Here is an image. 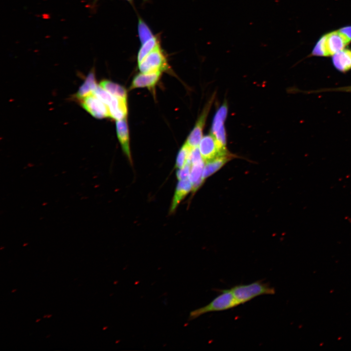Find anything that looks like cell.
<instances>
[{
	"label": "cell",
	"instance_id": "8992f818",
	"mask_svg": "<svg viewBox=\"0 0 351 351\" xmlns=\"http://www.w3.org/2000/svg\"><path fill=\"white\" fill-rule=\"evenodd\" d=\"M228 113V105L226 102L219 108L214 117L211 134L215 137L217 141L223 147L226 145V134L224 128V121Z\"/></svg>",
	"mask_w": 351,
	"mask_h": 351
},
{
	"label": "cell",
	"instance_id": "ba28073f",
	"mask_svg": "<svg viewBox=\"0 0 351 351\" xmlns=\"http://www.w3.org/2000/svg\"><path fill=\"white\" fill-rule=\"evenodd\" d=\"M161 75V71L152 73H141L134 78L131 89L138 88H148L153 89L159 81Z\"/></svg>",
	"mask_w": 351,
	"mask_h": 351
},
{
	"label": "cell",
	"instance_id": "cb8c5ba5",
	"mask_svg": "<svg viewBox=\"0 0 351 351\" xmlns=\"http://www.w3.org/2000/svg\"><path fill=\"white\" fill-rule=\"evenodd\" d=\"M325 91H340V92H351V86H345V87H337V88H331V89H324L322 90H319L317 91H310L308 92V93H320L321 92H325Z\"/></svg>",
	"mask_w": 351,
	"mask_h": 351
},
{
	"label": "cell",
	"instance_id": "4fadbf2b",
	"mask_svg": "<svg viewBox=\"0 0 351 351\" xmlns=\"http://www.w3.org/2000/svg\"><path fill=\"white\" fill-rule=\"evenodd\" d=\"M110 117L117 120H121L126 117L127 114V100L114 98L108 105Z\"/></svg>",
	"mask_w": 351,
	"mask_h": 351
},
{
	"label": "cell",
	"instance_id": "7a4b0ae2",
	"mask_svg": "<svg viewBox=\"0 0 351 351\" xmlns=\"http://www.w3.org/2000/svg\"><path fill=\"white\" fill-rule=\"evenodd\" d=\"M238 305L239 304L230 289L222 290L221 293L208 305L191 311L188 319L192 320L206 313L227 310Z\"/></svg>",
	"mask_w": 351,
	"mask_h": 351
},
{
	"label": "cell",
	"instance_id": "5bb4252c",
	"mask_svg": "<svg viewBox=\"0 0 351 351\" xmlns=\"http://www.w3.org/2000/svg\"><path fill=\"white\" fill-rule=\"evenodd\" d=\"M232 156L229 153L206 162L202 175L203 180H205L207 177L211 176L220 169L226 163L230 160Z\"/></svg>",
	"mask_w": 351,
	"mask_h": 351
},
{
	"label": "cell",
	"instance_id": "7c38bea8",
	"mask_svg": "<svg viewBox=\"0 0 351 351\" xmlns=\"http://www.w3.org/2000/svg\"><path fill=\"white\" fill-rule=\"evenodd\" d=\"M332 62L335 69L342 73L351 70V50L344 49L332 56Z\"/></svg>",
	"mask_w": 351,
	"mask_h": 351
},
{
	"label": "cell",
	"instance_id": "44dd1931",
	"mask_svg": "<svg viewBox=\"0 0 351 351\" xmlns=\"http://www.w3.org/2000/svg\"><path fill=\"white\" fill-rule=\"evenodd\" d=\"M312 55L320 57L329 56L326 45L325 35L323 36L317 42L312 51Z\"/></svg>",
	"mask_w": 351,
	"mask_h": 351
},
{
	"label": "cell",
	"instance_id": "9a60e30c",
	"mask_svg": "<svg viewBox=\"0 0 351 351\" xmlns=\"http://www.w3.org/2000/svg\"><path fill=\"white\" fill-rule=\"evenodd\" d=\"M98 86L95 71L94 70H92L86 77L83 83L78 88L76 97L77 98L81 99L93 94Z\"/></svg>",
	"mask_w": 351,
	"mask_h": 351
},
{
	"label": "cell",
	"instance_id": "484cf974",
	"mask_svg": "<svg viewBox=\"0 0 351 351\" xmlns=\"http://www.w3.org/2000/svg\"><path fill=\"white\" fill-rule=\"evenodd\" d=\"M98 0H91V8H94L95 7V6L96 5V4Z\"/></svg>",
	"mask_w": 351,
	"mask_h": 351
},
{
	"label": "cell",
	"instance_id": "277c9868",
	"mask_svg": "<svg viewBox=\"0 0 351 351\" xmlns=\"http://www.w3.org/2000/svg\"><path fill=\"white\" fill-rule=\"evenodd\" d=\"M198 148L205 162L229 154L226 147L222 146L212 134L202 137Z\"/></svg>",
	"mask_w": 351,
	"mask_h": 351
},
{
	"label": "cell",
	"instance_id": "52a82bcc",
	"mask_svg": "<svg viewBox=\"0 0 351 351\" xmlns=\"http://www.w3.org/2000/svg\"><path fill=\"white\" fill-rule=\"evenodd\" d=\"M80 100L82 107L93 117L98 119L110 117L108 106L93 94Z\"/></svg>",
	"mask_w": 351,
	"mask_h": 351
},
{
	"label": "cell",
	"instance_id": "3957f363",
	"mask_svg": "<svg viewBox=\"0 0 351 351\" xmlns=\"http://www.w3.org/2000/svg\"><path fill=\"white\" fill-rule=\"evenodd\" d=\"M138 65L140 72L144 73L162 71L168 68L166 58L160 44Z\"/></svg>",
	"mask_w": 351,
	"mask_h": 351
},
{
	"label": "cell",
	"instance_id": "d4e9b609",
	"mask_svg": "<svg viewBox=\"0 0 351 351\" xmlns=\"http://www.w3.org/2000/svg\"><path fill=\"white\" fill-rule=\"evenodd\" d=\"M338 31L349 43L351 41V26L341 28Z\"/></svg>",
	"mask_w": 351,
	"mask_h": 351
},
{
	"label": "cell",
	"instance_id": "83f0119b",
	"mask_svg": "<svg viewBox=\"0 0 351 351\" xmlns=\"http://www.w3.org/2000/svg\"><path fill=\"white\" fill-rule=\"evenodd\" d=\"M51 316H52V315H51V314H50V315H47V318H50V317H51Z\"/></svg>",
	"mask_w": 351,
	"mask_h": 351
},
{
	"label": "cell",
	"instance_id": "7402d4cb",
	"mask_svg": "<svg viewBox=\"0 0 351 351\" xmlns=\"http://www.w3.org/2000/svg\"><path fill=\"white\" fill-rule=\"evenodd\" d=\"M93 94L107 106L110 104L114 98L113 96L100 86H98Z\"/></svg>",
	"mask_w": 351,
	"mask_h": 351
},
{
	"label": "cell",
	"instance_id": "603a6c76",
	"mask_svg": "<svg viewBox=\"0 0 351 351\" xmlns=\"http://www.w3.org/2000/svg\"><path fill=\"white\" fill-rule=\"evenodd\" d=\"M191 164L188 160L186 164L182 168L178 169L176 172V177L178 180L189 178L191 168Z\"/></svg>",
	"mask_w": 351,
	"mask_h": 351
},
{
	"label": "cell",
	"instance_id": "1f68e13d",
	"mask_svg": "<svg viewBox=\"0 0 351 351\" xmlns=\"http://www.w3.org/2000/svg\"><path fill=\"white\" fill-rule=\"evenodd\" d=\"M143 0L144 2H147V1H148L149 0Z\"/></svg>",
	"mask_w": 351,
	"mask_h": 351
},
{
	"label": "cell",
	"instance_id": "ffe728a7",
	"mask_svg": "<svg viewBox=\"0 0 351 351\" xmlns=\"http://www.w3.org/2000/svg\"><path fill=\"white\" fill-rule=\"evenodd\" d=\"M191 149L185 143L183 145L177 155L176 162V168L180 169L186 164Z\"/></svg>",
	"mask_w": 351,
	"mask_h": 351
},
{
	"label": "cell",
	"instance_id": "f1b7e54d",
	"mask_svg": "<svg viewBox=\"0 0 351 351\" xmlns=\"http://www.w3.org/2000/svg\"><path fill=\"white\" fill-rule=\"evenodd\" d=\"M40 319H37V320L36 321V322H38L39 321H40Z\"/></svg>",
	"mask_w": 351,
	"mask_h": 351
},
{
	"label": "cell",
	"instance_id": "ac0fdd59",
	"mask_svg": "<svg viewBox=\"0 0 351 351\" xmlns=\"http://www.w3.org/2000/svg\"><path fill=\"white\" fill-rule=\"evenodd\" d=\"M159 44V38L157 36H155L151 39L141 44L137 56L138 64Z\"/></svg>",
	"mask_w": 351,
	"mask_h": 351
},
{
	"label": "cell",
	"instance_id": "5b68a950",
	"mask_svg": "<svg viewBox=\"0 0 351 351\" xmlns=\"http://www.w3.org/2000/svg\"><path fill=\"white\" fill-rule=\"evenodd\" d=\"M215 96L214 95L211 98L204 107L202 113L200 115L195 126L189 134L185 143L191 148L198 147L202 138V133L207 116L212 105Z\"/></svg>",
	"mask_w": 351,
	"mask_h": 351
},
{
	"label": "cell",
	"instance_id": "2e32d148",
	"mask_svg": "<svg viewBox=\"0 0 351 351\" xmlns=\"http://www.w3.org/2000/svg\"><path fill=\"white\" fill-rule=\"evenodd\" d=\"M203 159L192 164L189 179L193 184L192 191L195 192L203 182L202 175L204 167Z\"/></svg>",
	"mask_w": 351,
	"mask_h": 351
},
{
	"label": "cell",
	"instance_id": "6da1fadb",
	"mask_svg": "<svg viewBox=\"0 0 351 351\" xmlns=\"http://www.w3.org/2000/svg\"><path fill=\"white\" fill-rule=\"evenodd\" d=\"M230 290L239 305L246 303L261 295L275 293L273 288L260 281L249 284L236 285Z\"/></svg>",
	"mask_w": 351,
	"mask_h": 351
},
{
	"label": "cell",
	"instance_id": "4316f807",
	"mask_svg": "<svg viewBox=\"0 0 351 351\" xmlns=\"http://www.w3.org/2000/svg\"><path fill=\"white\" fill-rule=\"evenodd\" d=\"M125 0L127 1L128 2H129L132 5L134 4V0Z\"/></svg>",
	"mask_w": 351,
	"mask_h": 351
},
{
	"label": "cell",
	"instance_id": "f546056e",
	"mask_svg": "<svg viewBox=\"0 0 351 351\" xmlns=\"http://www.w3.org/2000/svg\"><path fill=\"white\" fill-rule=\"evenodd\" d=\"M16 291V289H15V290H12V292H15Z\"/></svg>",
	"mask_w": 351,
	"mask_h": 351
},
{
	"label": "cell",
	"instance_id": "30bf717a",
	"mask_svg": "<svg viewBox=\"0 0 351 351\" xmlns=\"http://www.w3.org/2000/svg\"><path fill=\"white\" fill-rule=\"evenodd\" d=\"M116 129L117 138L120 143L122 150L130 162L132 161L130 149L129 135L128 124L126 118L117 120Z\"/></svg>",
	"mask_w": 351,
	"mask_h": 351
},
{
	"label": "cell",
	"instance_id": "4dcf8cb0",
	"mask_svg": "<svg viewBox=\"0 0 351 351\" xmlns=\"http://www.w3.org/2000/svg\"><path fill=\"white\" fill-rule=\"evenodd\" d=\"M47 315H45L43 316V318L47 317Z\"/></svg>",
	"mask_w": 351,
	"mask_h": 351
},
{
	"label": "cell",
	"instance_id": "e0dca14e",
	"mask_svg": "<svg viewBox=\"0 0 351 351\" xmlns=\"http://www.w3.org/2000/svg\"><path fill=\"white\" fill-rule=\"evenodd\" d=\"M99 86L112 96L127 100V91L122 86L108 80H103Z\"/></svg>",
	"mask_w": 351,
	"mask_h": 351
},
{
	"label": "cell",
	"instance_id": "9c48e42d",
	"mask_svg": "<svg viewBox=\"0 0 351 351\" xmlns=\"http://www.w3.org/2000/svg\"><path fill=\"white\" fill-rule=\"evenodd\" d=\"M326 45L328 56H332L344 49L349 43L339 31L331 32L325 35Z\"/></svg>",
	"mask_w": 351,
	"mask_h": 351
},
{
	"label": "cell",
	"instance_id": "d6986e66",
	"mask_svg": "<svg viewBox=\"0 0 351 351\" xmlns=\"http://www.w3.org/2000/svg\"><path fill=\"white\" fill-rule=\"evenodd\" d=\"M137 34L141 44L155 36L148 24L139 16H138Z\"/></svg>",
	"mask_w": 351,
	"mask_h": 351
},
{
	"label": "cell",
	"instance_id": "8fae6325",
	"mask_svg": "<svg viewBox=\"0 0 351 351\" xmlns=\"http://www.w3.org/2000/svg\"><path fill=\"white\" fill-rule=\"evenodd\" d=\"M193 184L189 178L179 180L172 201L170 212L173 213L181 201L192 190Z\"/></svg>",
	"mask_w": 351,
	"mask_h": 351
}]
</instances>
